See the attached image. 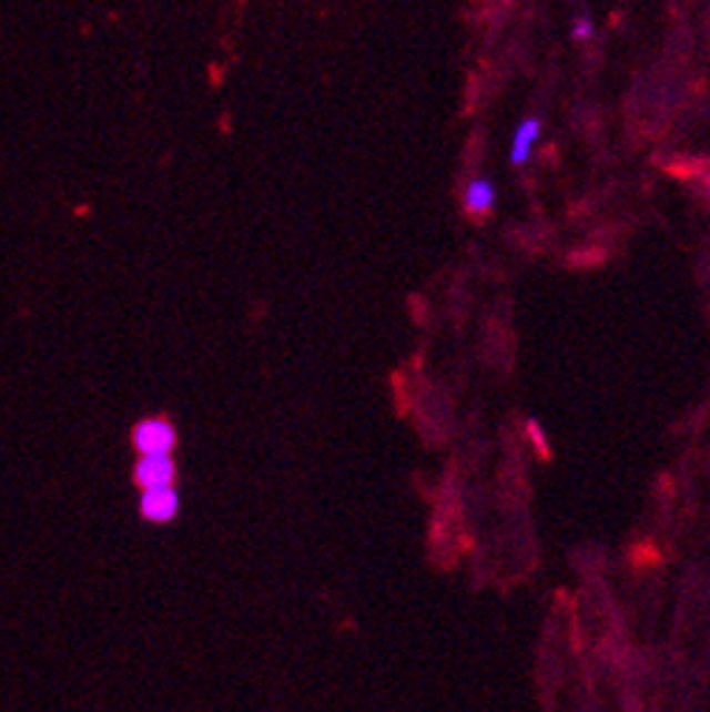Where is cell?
I'll return each mask as SVG.
<instances>
[{
    "mask_svg": "<svg viewBox=\"0 0 710 712\" xmlns=\"http://www.w3.org/2000/svg\"><path fill=\"white\" fill-rule=\"evenodd\" d=\"M176 444H180V431L162 415L142 417L131 429V446L136 455H165V451H174Z\"/></svg>",
    "mask_w": 710,
    "mask_h": 712,
    "instance_id": "1",
    "label": "cell"
},
{
    "mask_svg": "<svg viewBox=\"0 0 710 712\" xmlns=\"http://www.w3.org/2000/svg\"><path fill=\"white\" fill-rule=\"evenodd\" d=\"M182 508V497L176 491V486H156V488H142L136 511L145 522H171L176 520V513Z\"/></svg>",
    "mask_w": 710,
    "mask_h": 712,
    "instance_id": "2",
    "label": "cell"
},
{
    "mask_svg": "<svg viewBox=\"0 0 710 712\" xmlns=\"http://www.w3.org/2000/svg\"><path fill=\"white\" fill-rule=\"evenodd\" d=\"M131 480L140 488H156V486H174L176 482V460L174 451L165 455H140V460L134 462Z\"/></svg>",
    "mask_w": 710,
    "mask_h": 712,
    "instance_id": "3",
    "label": "cell"
},
{
    "mask_svg": "<svg viewBox=\"0 0 710 712\" xmlns=\"http://www.w3.org/2000/svg\"><path fill=\"white\" fill-rule=\"evenodd\" d=\"M495 200H497V187L491 185L489 180H484V176H475V180L466 182L464 205L471 216H486V213L495 207Z\"/></svg>",
    "mask_w": 710,
    "mask_h": 712,
    "instance_id": "4",
    "label": "cell"
},
{
    "mask_svg": "<svg viewBox=\"0 0 710 712\" xmlns=\"http://www.w3.org/2000/svg\"><path fill=\"white\" fill-rule=\"evenodd\" d=\"M540 129L542 122L537 120V116H529V120H524L520 125H517L515 131V142H511V165H526L531 156V145H535V140L540 136Z\"/></svg>",
    "mask_w": 710,
    "mask_h": 712,
    "instance_id": "5",
    "label": "cell"
},
{
    "mask_svg": "<svg viewBox=\"0 0 710 712\" xmlns=\"http://www.w3.org/2000/svg\"><path fill=\"white\" fill-rule=\"evenodd\" d=\"M591 34H595V23H591L588 18L577 20V23H575V38L577 40H586V38H591Z\"/></svg>",
    "mask_w": 710,
    "mask_h": 712,
    "instance_id": "6",
    "label": "cell"
},
{
    "mask_svg": "<svg viewBox=\"0 0 710 712\" xmlns=\"http://www.w3.org/2000/svg\"><path fill=\"white\" fill-rule=\"evenodd\" d=\"M529 435H531V440H535V444H537V449H540V455H542V457H549V444L542 440L540 426H537L535 420H531V424H529Z\"/></svg>",
    "mask_w": 710,
    "mask_h": 712,
    "instance_id": "7",
    "label": "cell"
}]
</instances>
